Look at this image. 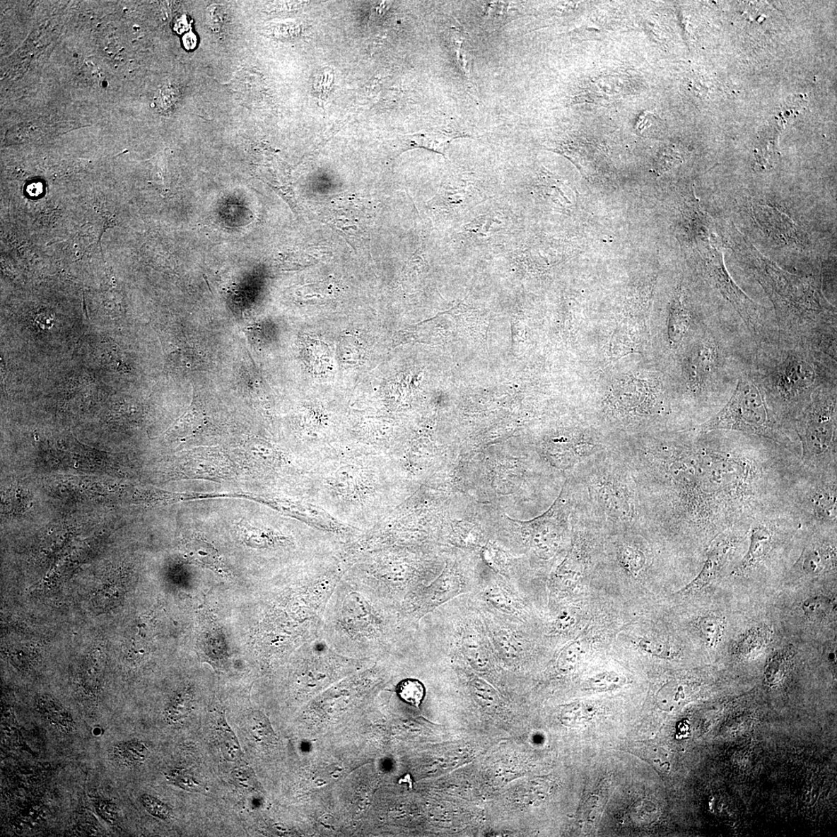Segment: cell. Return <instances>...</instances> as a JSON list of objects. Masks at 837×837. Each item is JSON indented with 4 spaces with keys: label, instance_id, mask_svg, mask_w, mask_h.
Wrapping results in <instances>:
<instances>
[{
    "label": "cell",
    "instance_id": "6da1fadb",
    "mask_svg": "<svg viewBox=\"0 0 837 837\" xmlns=\"http://www.w3.org/2000/svg\"><path fill=\"white\" fill-rule=\"evenodd\" d=\"M702 430L750 434L773 441L801 457L798 438L780 421L766 391L753 377L739 378L727 404L703 426Z\"/></svg>",
    "mask_w": 837,
    "mask_h": 837
},
{
    "label": "cell",
    "instance_id": "7a4b0ae2",
    "mask_svg": "<svg viewBox=\"0 0 837 837\" xmlns=\"http://www.w3.org/2000/svg\"><path fill=\"white\" fill-rule=\"evenodd\" d=\"M836 391L819 387L795 422L801 460L811 472L836 474Z\"/></svg>",
    "mask_w": 837,
    "mask_h": 837
},
{
    "label": "cell",
    "instance_id": "3957f363",
    "mask_svg": "<svg viewBox=\"0 0 837 837\" xmlns=\"http://www.w3.org/2000/svg\"><path fill=\"white\" fill-rule=\"evenodd\" d=\"M722 359L720 344L708 336L698 345L689 363V376L696 389L702 390L718 375Z\"/></svg>",
    "mask_w": 837,
    "mask_h": 837
},
{
    "label": "cell",
    "instance_id": "277c9868",
    "mask_svg": "<svg viewBox=\"0 0 837 837\" xmlns=\"http://www.w3.org/2000/svg\"><path fill=\"white\" fill-rule=\"evenodd\" d=\"M836 542L816 539L804 546L794 569L804 575L816 576L836 568Z\"/></svg>",
    "mask_w": 837,
    "mask_h": 837
},
{
    "label": "cell",
    "instance_id": "5b68a950",
    "mask_svg": "<svg viewBox=\"0 0 837 837\" xmlns=\"http://www.w3.org/2000/svg\"><path fill=\"white\" fill-rule=\"evenodd\" d=\"M467 136L460 132H432L402 136L399 140L401 151L421 148L445 156L450 143L455 139Z\"/></svg>",
    "mask_w": 837,
    "mask_h": 837
},
{
    "label": "cell",
    "instance_id": "8992f818",
    "mask_svg": "<svg viewBox=\"0 0 837 837\" xmlns=\"http://www.w3.org/2000/svg\"><path fill=\"white\" fill-rule=\"evenodd\" d=\"M332 211V222L335 226L339 229L348 239L353 240H358L363 239L365 240L366 233L365 215L362 214L361 209L358 208V211L356 209H353L355 204H351V209H350V204H338L341 207L338 209L334 204Z\"/></svg>",
    "mask_w": 837,
    "mask_h": 837
},
{
    "label": "cell",
    "instance_id": "52a82bcc",
    "mask_svg": "<svg viewBox=\"0 0 837 837\" xmlns=\"http://www.w3.org/2000/svg\"><path fill=\"white\" fill-rule=\"evenodd\" d=\"M691 696V689L686 684L672 681L659 691L657 703L660 709L672 712L679 710L685 706Z\"/></svg>",
    "mask_w": 837,
    "mask_h": 837
},
{
    "label": "cell",
    "instance_id": "ba28073f",
    "mask_svg": "<svg viewBox=\"0 0 837 837\" xmlns=\"http://www.w3.org/2000/svg\"><path fill=\"white\" fill-rule=\"evenodd\" d=\"M37 710L42 718L54 727L66 734H71L76 731V722L72 715L52 700L40 699L37 702Z\"/></svg>",
    "mask_w": 837,
    "mask_h": 837
},
{
    "label": "cell",
    "instance_id": "9c48e42d",
    "mask_svg": "<svg viewBox=\"0 0 837 837\" xmlns=\"http://www.w3.org/2000/svg\"><path fill=\"white\" fill-rule=\"evenodd\" d=\"M187 555L189 561L204 567L216 570L220 566L218 556L213 547L198 539L189 541L187 544Z\"/></svg>",
    "mask_w": 837,
    "mask_h": 837
},
{
    "label": "cell",
    "instance_id": "30bf717a",
    "mask_svg": "<svg viewBox=\"0 0 837 837\" xmlns=\"http://www.w3.org/2000/svg\"><path fill=\"white\" fill-rule=\"evenodd\" d=\"M697 626L706 646L715 648L722 638L726 621L722 616L709 614L699 617Z\"/></svg>",
    "mask_w": 837,
    "mask_h": 837
},
{
    "label": "cell",
    "instance_id": "8fae6325",
    "mask_svg": "<svg viewBox=\"0 0 837 837\" xmlns=\"http://www.w3.org/2000/svg\"><path fill=\"white\" fill-rule=\"evenodd\" d=\"M802 609L809 621L822 622L836 614V604L832 599L820 595L804 601Z\"/></svg>",
    "mask_w": 837,
    "mask_h": 837
},
{
    "label": "cell",
    "instance_id": "7c38bea8",
    "mask_svg": "<svg viewBox=\"0 0 837 837\" xmlns=\"http://www.w3.org/2000/svg\"><path fill=\"white\" fill-rule=\"evenodd\" d=\"M147 754L146 747L136 742L120 743L112 750L115 759L124 766L141 763L147 759Z\"/></svg>",
    "mask_w": 837,
    "mask_h": 837
},
{
    "label": "cell",
    "instance_id": "4fadbf2b",
    "mask_svg": "<svg viewBox=\"0 0 837 837\" xmlns=\"http://www.w3.org/2000/svg\"><path fill=\"white\" fill-rule=\"evenodd\" d=\"M627 682V679L621 674L605 672L595 674L587 680L585 689L597 692L610 691L624 687Z\"/></svg>",
    "mask_w": 837,
    "mask_h": 837
},
{
    "label": "cell",
    "instance_id": "5bb4252c",
    "mask_svg": "<svg viewBox=\"0 0 837 837\" xmlns=\"http://www.w3.org/2000/svg\"><path fill=\"white\" fill-rule=\"evenodd\" d=\"M192 705V696L189 691H183L177 694L166 709V720L175 724L187 718L190 713Z\"/></svg>",
    "mask_w": 837,
    "mask_h": 837
},
{
    "label": "cell",
    "instance_id": "9a60e30c",
    "mask_svg": "<svg viewBox=\"0 0 837 837\" xmlns=\"http://www.w3.org/2000/svg\"><path fill=\"white\" fill-rule=\"evenodd\" d=\"M397 692L402 701L415 707L421 705L426 694L423 684L414 679L401 681L397 686Z\"/></svg>",
    "mask_w": 837,
    "mask_h": 837
},
{
    "label": "cell",
    "instance_id": "2e32d148",
    "mask_svg": "<svg viewBox=\"0 0 837 837\" xmlns=\"http://www.w3.org/2000/svg\"><path fill=\"white\" fill-rule=\"evenodd\" d=\"M766 628L758 627L747 633L738 643L737 648L740 654L751 655L753 651L761 650L766 646L769 638Z\"/></svg>",
    "mask_w": 837,
    "mask_h": 837
},
{
    "label": "cell",
    "instance_id": "e0dca14e",
    "mask_svg": "<svg viewBox=\"0 0 837 837\" xmlns=\"http://www.w3.org/2000/svg\"><path fill=\"white\" fill-rule=\"evenodd\" d=\"M585 654L583 642H571L561 652L558 660L559 669L565 672L573 671Z\"/></svg>",
    "mask_w": 837,
    "mask_h": 837
},
{
    "label": "cell",
    "instance_id": "ac0fdd59",
    "mask_svg": "<svg viewBox=\"0 0 837 837\" xmlns=\"http://www.w3.org/2000/svg\"><path fill=\"white\" fill-rule=\"evenodd\" d=\"M638 646L646 654L658 658L672 659L676 655V652L669 643L659 638H640L638 640Z\"/></svg>",
    "mask_w": 837,
    "mask_h": 837
},
{
    "label": "cell",
    "instance_id": "d6986e66",
    "mask_svg": "<svg viewBox=\"0 0 837 837\" xmlns=\"http://www.w3.org/2000/svg\"><path fill=\"white\" fill-rule=\"evenodd\" d=\"M624 567L632 575H637L645 565V555L631 546L624 547L621 554Z\"/></svg>",
    "mask_w": 837,
    "mask_h": 837
},
{
    "label": "cell",
    "instance_id": "ffe728a7",
    "mask_svg": "<svg viewBox=\"0 0 837 837\" xmlns=\"http://www.w3.org/2000/svg\"><path fill=\"white\" fill-rule=\"evenodd\" d=\"M141 802L143 807L149 812L153 816L158 817L160 819L168 820L172 817V812L167 804L160 802L149 795H143L141 797Z\"/></svg>",
    "mask_w": 837,
    "mask_h": 837
},
{
    "label": "cell",
    "instance_id": "44dd1931",
    "mask_svg": "<svg viewBox=\"0 0 837 837\" xmlns=\"http://www.w3.org/2000/svg\"><path fill=\"white\" fill-rule=\"evenodd\" d=\"M788 662L783 655H777L771 660L766 672V679L771 685L782 681L787 671Z\"/></svg>",
    "mask_w": 837,
    "mask_h": 837
},
{
    "label": "cell",
    "instance_id": "7402d4cb",
    "mask_svg": "<svg viewBox=\"0 0 837 837\" xmlns=\"http://www.w3.org/2000/svg\"><path fill=\"white\" fill-rule=\"evenodd\" d=\"M167 779L172 784L178 785L188 791L199 792L202 787L196 782L186 771L175 770L166 775Z\"/></svg>",
    "mask_w": 837,
    "mask_h": 837
},
{
    "label": "cell",
    "instance_id": "603a6c76",
    "mask_svg": "<svg viewBox=\"0 0 837 837\" xmlns=\"http://www.w3.org/2000/svg\"><path fill=\"white\" fill-rule=\"evenodd\" d=\"M247 726L252 736L259 740L268 737L271 732V730H269L268 722L260 714L252 715L247 720Z\"/></svg>",
    "mask_w": 837,
    "mask_h": 837
},
{
    "label": "cell",
    "instance_id": "cb8c5ba5",
    "mask_svg": "<svg viewBox=\"0 0 837 837\" xmlns=\"http://www.w3.org/2000/svg\"><path fill=\"white\" fill-rule=\"evenodd\" d=\"M98 809L101 816L108 821V823L115 824L117 822L118 812L116 804L102 801L98 804Z\"/></svg>",
    "mask_w": 837,
    "mask_h": 837
},
{
    "label": "cell",
    "instance_id": "d4e9b609",
    "mask_svg": "<svg viewBox=\"0 0 837 837\" xmlns=\"http://www.w3.org/2000/svg\"><path fill=\"white\" fill-rule=\"evenodd\" d=\"M333 82V71L329 69L324 70L323 74H321L318 85L316 86L317 91L320 93L321 98H326V95L331 91Z\"/></svg>",
    "mask_w": 837,
    "mask_h": 837
},
{
    "label": "cell",
    "instance_id": "484cf974",
    "mask_svg": "<svg viewBox=\"0 0 837 837\" xmlns=\"http://www.w3.org/2000/svg\"><path fill=\"white\" fill-rule=\"evenodd\" d=\"M576 619L573 614L564 611L558 616L554 622L555 630L559 632L567 631L574 626Z\"/></svg>",
    "mask_w": 837,
    "mask_h": 837
},
{
    "label": "cell",
    "instance_id": "4316f807",
    "mask_svg": "<svg viewBox=\"0 0 837 837\" xmlns=\"http://www.w3.org/2000/svg\"><path fill=\"white\" fill-rule=\"evenodd\" d=\"M824 654L826 657V660H827L828 662L831 664L833 666H836V643L834 645V643H830V645H828V646L826 647Z\"/></svg>",
    "mask_w": 837,
    "mask_h": 837
},
{
    "label": "cell",
    "instance_id": "83f0119b",
    "mask_svg": "<svg viewBox=\"0 0 837 837\" xmlns=\"http://www.w3.org/2000/svg\"><path fill=\"white\" fill-rule=\"evenodd\" d=\"M95 732H94V734L95 736H99L102 732L100 728H95Z\"/></svg>",
    "mask_w": 837,
    "mask_h": 837
}]
</instances>
